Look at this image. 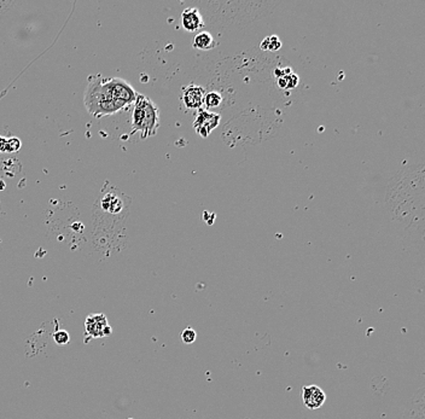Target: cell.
<instances>
[{
    "label": "cell",
    "mask_w": 425,
    "mask_h": 419,
    "mask_svg": "<svg viewBox=\"0 0 425 419\" xmlns=\"http://www.w3.org/2000/svg\"><path fill=\"white\" fill-rule=\"evenodd\" d=\"M137 96L136 89L123 79L91 76L84 102L89 115L102 117L116 114L134 104Z\"/></svg>",
    "instance_id": "1"
},
{
    "label": "cell",
    "mask_w": 425,
    "mask_h": 419,
    "mask_svg": "<svg viewBox=\"0 0 425 419\" xmlns=\"http://www.w3.org/2000/svg\"><path fill=\"white\" fill-rule=\"evenodd\" d=\"M160 127V110L150 98L138 94L133 107L131 134L141 133L142 139L154 137Z\"/></svg>",
    "instance_id": "2"
},
{
    "label": "cell",
    "mask_w": 425,
    "mask_h": 419,
    "mask_svg": "<svg viewBox=\"0 0 425 419\" xmlns=\"http://www.w3.org/2000/svg\"><path fill=\"white\" fill-rule=\"evenodd\" d=\"M112 328L108 324L105 314H91L85 320V335L91 338L108 337L112 335Z\"/></svg>",
    "instance_id": "3"
},
{
    "label": "cell",
    "mask_w": 425,
    "mask_h": 419,
    "mask_svg": "<svg viewBox=\"0 0 425 419\" xmlns=\"http://www.w3.org/2000/svg\"><path fill=\"white\" fill-rule=\"evenodd\" d=\"M219 122H220V115L209 112V110L199 109L197 112L196 120L194 121V128L200 137L207 138L218 127Z\"/></svg>",
    "instance_id": "4"
},
{
    "label": "cell",
    "mask_w": 425,
    "mask_h": 419,
    "mask_svg": "<svg viewBox=\"0 0 425 419\" xmlns=\"http://www.w3.org/2000/svg\"><path fill=\"white\" fill-rule=\"evenodd\" d=\"M303 404L308 410H318L326 401V394L318 386L302 387Z\"/></svg>",
    "instance_id": "5"
},
{
    "label": "cell",
    "mask_w": 425,
    "mask_h": 419,
    "mask_svg": "<svg viewBox=\"0 0 425 419\" xmlns=\"http://www.w3.org/2000/svg\"><path fill=\"white\" fill-rule=\"evenodd\" d=\"M205 91L198 85H190L183 89V103L187 109L199 110L204 103Z\"/></svg>",
    "instance_id": "6"
},
{
    "label": "cell",
    "mask_w": 425,
    "mask_h": 419,
    "mask_svg": "<svg viewBox=\"0 0 425 419\" xmlns=\"http://www.w3.org/2000/svg\"><path fill=\"white\" fill-rule=\"evenodd\" d=\"M181 25L185 30L187 31H197L204 26L203 22V17L200 15L199 10L196 7H190V9L184 10L181 14Z\"/></svg>",
    "instance_id": "7"
},
{
    "label": "cell",
    "mask_w": 425,
    "mask_h": 419,
    "mask_svg": "<svg viewBox=\"0 0 425 419\" xmlns=\"http://www.w3.org/2000/svg\"><path fill=\"white\" fill-rule=\"evenodd\" d=\"M192 46L197 50L208 51V50L213 49L215 46V39L213 38V35L209 31H199L194 38Z\"/></svg>",
    "instance_id": "8"
},
{
    "label": "cell",
    "mask_w": 425,
    "mask_h": 419,
    "mask_svg": "<svg viewBox=\"0 0 425 419\" xmlns=\"http://www.w3.org/2000/svg\"><path fill=\"white\" fill-rule=\"evenodd\" d=\"M21 147V140L16 137H6L0 136V154H6V152H17Z\"/></svg>",
    "instance_id": "9"
},
{
    "label": "cell",
    "mask_w": 425,
    "mask_h": 419,
    "mask_svg": "<svg viewBox=\"0 0 425 419\" xmlns=\"http://www.w3.org/2000/svg\"><path fill=\"white\" fill-rule=\"evenodd\" d=\"M221 101H223V97L219 92H209V93H205L203 104L207 107V109H215L220 107Z\"/></svg>",
    "instance_id": "10"
},
{
    "label": "cell",
    "mask_w": 425,
    "mask_h": 419,
    "mask_svg": "<svg viewBox=\"0 0 425 419\" xmlns=\"http://www.w3.org/2000/svg\"><path fill=\"white\" fill-rule=\"evenodd\" d=\"M278 84H279V86L282 87V88H285V89L294 88V87L297 86L298 78H297L296 74H294V73L285 74V75L279 78Z\"/></svg>",
    "instance_id": "11"
},
{
    "label": "cell",
    "mask_w": 425,
    "mask_h": 419,
    "mask_svg": "<svg viewBox=\"0 0 425 419\" xmlns=\"http://www.w3.org/2000/svg\"><path fill=\"white\" fill-rule=\"evenodd\" d=\"M281 46L282 43L278 36H268L261 44L262 50H266V51H277V50L281 49Z\"/></svg>",
    "instance_id": "12"
},
{
    "label": "cell",
    "mask_w": 425,
    "mask_h": 419,
    "mask_svg": "<svg viewBox=\"0 0 425 419\" xmlns=\"http://www.w3.org/2000/svg\"><path fill=\"white\" fill-rule=\"evenodd\" d=\"M52 339L55 341V343L58 346H65L67 343H69L70 336L68 334V331L65 330H57L56 333L52 335Z\"/></svg>",
    "instance_id": "13"
},
{
    "label": "cell",
    "mask_w": 425,
    "mask_h": 419,
    "mask_svg": "<svg viewBox=\"0 0 425 419\" xmlns=\"http://www.w3.org/2000/svg\"><path fill=\"white\" fill-rule=\"evenodd\" d=\"M196 338L197 333L192 328H186L183 333H181V341H183L185 344L194 343V342H196Z\"/></svg>",
    "instance_id": "14"
},
{
    "label": "cell",
    "mask_w": 425,
    "mask_h": 419,
    "mask_svg": "<svg viewBox=\"0 0 425 419\" xmlns=\"http://www.w3.org/2000/svg\"><path fill=\"white\" fill-rule=\"evenodd\" d=\"M128 419H132V418H128Z\"/></svg>",
    "instance_id": "15"
}]
</instances>
